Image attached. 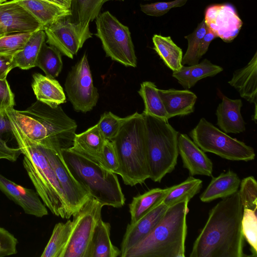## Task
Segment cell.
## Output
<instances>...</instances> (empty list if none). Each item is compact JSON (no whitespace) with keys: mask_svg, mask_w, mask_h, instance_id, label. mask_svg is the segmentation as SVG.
Here are the masks:
<instances>
[{"mask_svg":"<svg viewBox=\"0 0 257 257\" xmlns=\"http://www.w3.org/2000/svg\"><path fill=\"white\" fill-rule=\"evenodd\" d=\"M207 26L203 19L195 30L190 34L184 36L188 41V47L182 59V65L193 66L199 62V50L201 41L207 31Z\"/></svg>","mask_w":257,"mask_h":257,"instance_id":"35","label":"cell"},{"mask_svg":"<svg viewBox=\"0 0 257 257\" xmlns=\"http://www.w3.org/2000/svg\"><path fill=\"white\" fill-rule=\"evenodd\" d=\"M17 239L9 231L0 227V257L17 253Z\"/></svg>","mask_w":257,"mask_h":257,"instance_id":"44","label":"cell"},{"mask_svg":"<svg viewBox=\"0 0 257 257\" xmlns=\"http://www.w3.org/2000/svg\"><path fill=\"white\" fill-rule=\"evenodd\" d=\"M64 86L68 100L75 111L85 113L96 106L99 93L93 85L85 53L68 73Z\"/></svg>","mask_w":257,"mask_h":257,"instance_id":"11","label":"cell"},{"mask_svg":"<svg viewBox=\"0 0 257 257\" xmlns=\"http://www.w3.org/2000/svg\"><path fill=\"white\" fill-rule=\"evenodd\" d=\"M110 225L101 218L97 223L90 243L89 257H117L121 251L111 242Z\"/></svg>","mask_w":257,"mask_h":257,"instance_id":"27","label":"cell"},{"mask_svg":"<svg viewBox=\"0 0 257 257\" xmlns=\"http://www.w3.org/2000/svg\"><path fill=\"white\" fill-rule=\"evenodd\" d=\"M74 219L68 220L65 223L55 224L50 239L41 257H61L68 243L73 226Z\"/></svg>","mask_w":257,"mask_h":257,"instance_id":"31","label":"cell"},{"mask_svg":"<svg viewBox=\"0 0 257 257\" xmlns=\"http://www.w3.org/2000/svg\"><path fill=\"white\" fill-rule=\"evenodd\" d=\"M223 70L221 66L212 63L207 59H204L198 64L191 66L188 89L194 86L200 80L215 76Z\"/></svg>","mask_w":257,"mask_h":257,"instance_id":"40","label":"cell"},{"mask_svg":"<svg viewBox=\"0 0 257 257\" xmlns=\"http://www.w3.org/2000/svg\"><path fill=\"white\" fill-rule=\"evenodd\" d=\"M241 180L234 172L229 170L212 179L200 196V200L208 203L216 199H223L238 190Z\"/></svg>","mask_w":257,"mask_h":257,"instance_id":"24","label":"cell"},{"mask_svg":"<svg viewBox=\"0 0 257 257\" xmlns=\"http://www.w3.org/2000/svg\"><path fill=\"white\" fill-rule=\"evenodd\" d=\"M0 27L6 34L33 33L44 29L20 0L0 3Z\"/></svg>","mask_w":257,"mask_h":257,"instance_id":"15","label":"cell"},{"mask_svg":"<svg viewBox=\"0 0 257 257\" xmlns=\"http://www.w3.org/2000/svg\"><path fill=\"white\" fill-rule=\"evenodd\" d=\"M36 67L41 69L46 76L56 78L63 68L61 53L56 48L45 42L37 59Z\"/></svg>","mask_w":257,"mask_h":257,"instance_id":"33","label":"cell"},{"mask_svg":"<svg viewBox=\"0 0 257 257\" xmlns=\"http://www.w3.org/2000/svg\"><path fill=\"white\" fill-rule=\"evenodd\" d=\"M168 207L162 201L138 221L127 224L120 244V256L153 230L163 217Z\"/></svg>","mask_w":257,"mask_h":257,"instance_id":"18","label":"cell"},{"mask_svg":"<svg viewBox=\"0 0 257 257\" xmlns=\"http://www.w3.org/2000/svg\"><path fill=\"white\" fill-rule=\"evenodd\" d=\"M46 1H49V2H53L51 0H46ZM53 3H54V2H53Z\"/></svg>","mask_w":257,"mask_h":257,"instance_id":"52","label":"cell"},{"mask_svg":"<svg viewBox=\"0 0 257 257\" xmlns=\"http://www.w3.org/2000/svg\"><path fill=\"white\" fill-rule=\"evenodd\" d=\"M108 1L112 0H75L78 22L92 21L99 14L102 5Z\"/></svg>","mask_w":257,"mask_h":257,"instance_id":"41","label":"cell"},{"mask_svg":"<svg viewBox=\"0 0 257 257\" xmlns=\"http://www.w3.org/2000/svg\"><path fill=\"white\" fill-rule=\"evenodd\" d=\"M240 99H230L222 95L216 111V124L226 134H239L245 131V123L241 113Z\"/></svg>","mask_w":257,"mask_h":257,"instance_id":"20","label":"cell"},{"mask_svg":"<svg viewBox=\"0 0 257 257\" xmlns=\"http://www.w3.org/2000/svg\"><path fill=\"white\" fill-rule=\"evenodd\" d=\"M96 33L107 57L125 67H136L137 59L128 28L108 11L96 18Z\"/></svg>","mask_w":257,"mask_h":257,"instance_id":"9","label":"cell"},{"mask_svg":"<svg viewBox=\"0 0 257 257\" xmlns=\"http://www.w3.org/2000/svg\"><path fill=\"white\" fill-rule=\"evenodd\" d=\"M32 88L37 100L51 107H57L66 101L63 88L55 78L35 73L33 75Z\"/></svg>","mask_w":257,"mask_h":257,"instance_id":"23","label":"cell"},{"mask_svg":"<svg viewBox=\"0 0 257 257\" xmlns=\"http://www.w3.org/2000/svg\"><path fill=\"white\" fill-rule=\"evenodd\" d=\"M158 90L154 82L144 81L141 84L138 93L144 103L143 113L168 121L169 119Z\"/></svg>","mask_w":257,"mask_h":257,"instance_id":"30","label":"cell"},{"mask_svg":"<svg viewBox=\"0 0 257 257\" xmlns=\"http://www.w3.org/2000/svg\"><path fill=\"white\" fill-rule=\"evenodd\" d=\"M187 1L188 0H174L170 2L141 4L140 8L142 12L147 15L158 17L166 14L173 8L183 6Z\"/></svg>","mask_w":257,"mask_h":257,"instance_id":"42","label":"cell"},{"mask_svg":"<svg viewBox=\"0 0 257 257\" xmlns=\"http://www.w3.org/2000/svg\"><path fill=\"white\" fill-rule=\"evenodd\" d=\"M169 119L176 116H185L193 113L197 97L193 92L185 89H159Z\"/></svg>","mask_w":257,"mask_h":257,"instance_id":"22","label":"cell"},{"mask_svg":"<svg viewBox=\"0 0 257 257\" xmlns=\"http://www.w3.org/2000/svg\"><path fill=\"white\" fill-rule=\"evenodd\" d=\"M53 2L62 7L70 9L72 0H51Z\"/></svg>","mask_w":257,"mask_h":257,"instance_id":"49","label":"cell"},{"mask_svg":"<svg viewBox=\"0 0 257 257\" xmlns=\"http://www.w3.org/2000/svg\"><path fill=\"white\" fill-rule=\"evenodd\" d=\"M170 190L166 188H156L133 197L129 204L131 223H134L160 204Z\"/></svg>","mask_w":257,"mask_h":257,"instance_id":"26","label":"cell"},{"mask_svg":"<svg viewBox=\"0 0 257 257\" xmlns=\"http://www.w3.org/2000/svg\"><path fill=\"white\" fill-rule=\"evenodd\" d=\"M101 163L107 170L118 174L119 163L113 143L106 140L101 156Z\"/></svg>","mask_w":257,"mask_h":257,"instance_id":"43","label":"cell"},{"mask_svg":"<svg viewBox=\"0 0 257 257\" xmlns=\"http://www.w3.org/2000/svg\"><path fill=\"white\" fill-rule=\"evenodd\" d=\"M5 35H6L5 31L2 28L0 27V37Z\"/></svg>","mask_w":257,"mask_h":257,"instance_id":"50","label":"cell"},{"mask_svg":"<svg viewBox=\"0 0 257 257\" xmlns=\"http://www.w3.org/2000/svg\"><path fill=\"white\" fill-rule=\"evenodd\" d=\"M202 187V181L192 176L180 184L170 187V190L163 200L168 207L190 200L198 194Z\"/></svg>","mask_w":257,"mask_h":257,"instance_id":"32","label":"cell"},{"mask_svg":"<svg viewBox=\"0 0 257 257\" xmlns=\"http://www.w3.org/2000/svg\"><path fill=\"white\" fill-rule=\"evenodd\" d=\"M188 203L169 207L153 230L120 257H185Z\"/></svg>","mask_w":257,"mask_h":257,"instance_id":"4","label":"cell"},{"mask_svg":"<svg viewBox=\"0 0 257 257\" xmlns=\"http://www.w3.org/2000/svg\"><path fill=\"white\" fill-rule=\"evenodd\" d=\"M39 144L61 186L70 218L80 210L90 195L72 175L63 161L61 154Z\"/></svg>","mask_w":257,"mask_h":257,"instance_id":"13","label":"cell"},{"mask_svg":"<svg viewBox=\"0 0 257 257\" xmlns=\"http://www.w3.org/2000/svg\"><path fill=\"white\" fill-rule=\"evenodd\" d=\"M119 163V175L125 185L142 184L150 178L147 160V128L144 115H128L117 135L111 141Z\"/></svg>","mask_w":257,"mask_h":257,"instance_id":"5","label":"cell"},{"mask_svg":"<svg viewBox=\"0 0 257 257\" xmlns=\"http://www.w3.org/2000/svg\"><path fill=\"white\" fill-rule=\"evenodd\" d=\"M143 114L147 128L150 178L155 182H161L167 174L174 170L177 165L179 133L168 121Z\"/></svg>","mask_w":257,"mask_h":257,"instance_id":"7","label":"cell"},{"mask_svg":"<svg viewBox=\"0 0 257 257\" xmlns=\"http://www.w3.org/2000/svg\"><path fill=\"white\" fill-rule=\"evenodd\" d=\"M106 139L97 124L83 133L75 134L69 149L101 165V156Z\"/></svg>","mask_w":257,"mask_h":257,"instance_id":"21","label":"cell"},{"mask_svg":"<svg viewBox=\"0 0 257 257\" xmlns=\"http://www.w3.org/2000/svg\"><path fill=\"white\" fill-rule=\"evenodd\" d=\"M238 190L243 209L257 210V183L253 176L241 180Z\"/></svg>","mask_w":257,"mask_h":257,"instance_id":"39","label":"cell"},{"mask_svg":"<svg viewBox=\"0 0 257 257\" xmlns=\"http://www.w3.org/2000/svg\"><path fill=\"white\" fill-rule=\"evenodd\" d=\"M216 38V36L210 30L207 29L206 34L201 41L199 50V56L200 58L206 54L211 42Z\"/></svg>","mask_w":257,"mask_h":257,"instance_id":"48","label":"cell"},{"mask_svg":"<svg viewBox=\"0 0 257 257\" xmlns=\"http://www.w3.org/2000/svg\"><path fill=\"white\" fill-rule=\"evenodd\" d=\"M243 207L239 191L222 199L210 211L190 257H245L241 229Z\"/></svg>","mask_w":257,"mask_h":257,"instance_id":"1","label":"cell"},{"mask_svg":"<svg viewBox=\"0 0 257 257\" xmlns=\"http://www.w3.org/2000/svg\"><path fill=\"white\" fill-rule=\"evenodd\" d=\"M10 136H14L11 121L6 111L0 112V160L15 162L22 153L18 147L8 145Z\"/></svg>","mask_w":257,"mask_h":257,"instance_id":"34","label":"cell"},{"mask_svg":"<svg viewBox=\"0 0 257 257\" xmlns=\"http://www.w3.org/2000/svg\"><path fill=\"white\" fill-rule=\"evenodd\" d=\"M103 206L90 197L73 216L75 222L61 257H89L94 228L101 218Z\"/></svg>","mask_w":257,"mask_h":257,"instance_id":"10","label":"cell"},{"mask_svg":"<svg viewBox=\"0 0 257 257\" xmlns=\"http://www.w3.org/2000/svg\"><path fill=\"white\" fill-rule=\"evenodd\" d=\"M0 190L21 206L25 213L37 217L48 215L46 206L41 201L37 192L14 183L1 173Z\"/></svg>","mask_w":257,"mask_h":257,"instance_id":"16","label":"cell"},{"mask_svg":"<svg viewBox=\"0 0 257 257\" xmlns=\"http://www.w3.org/2000/svg\"><path fill=\"white\" fill-rule=\"evenodd\" d=\"M128 117L122 118L110 111L105 112L101 115L97 124L105 139L112 141L117 135Z\"/></svg>","mask_w":257,"mask_h":257,"instance_id":"38","label":"cell"},{"mask_svg":"<svg viewBox=\"0 0 257 257\" xmlns=\"http://www.w3.org/2000/svg\"><path fill=\"white\" fill-rule=\"evenodd\" d=\"M191 66H184L178 70L173 71L172 76L186 89H188Z\"/></svg>","mask_w":257,"mask_h":257,"instance_id":"46","label":"cell"},{"mask_svg":"<svg viewBox=\"0 0 257 257\" xmlns=\"http://www.w3.org/2000/svg\"><path fill=\"white\" fill-rule=\"evenodd\" d=\"M15 96L10 85L5 79H0V112L14 107Z\"/></svg>","mask_w":257,"mask_h":257,"instance_id":"45","label":"cell"},{"mask_svg":"<svg viewBox=\"0 0 257 257\" xmlns=\"http://www.w3.org/2000/svg\"><path fill=\"white\" fill-rule=\"evenodd\" d=\"M152 41L154 49L164 64L172 71L179 70L183 66V51L170 36L155 34Z\"/></svg>","mask_w":257,"mask_h":257,"instance_id":"29","label":"cell"},{"mask_svg":"<svg viewBox=\"0 0 257 257\" xmlns=\"http://www.w3.org/2000/svg\"><path fill=\"white\" fill-rule=\"evenodd\" d=\"M32 33L6 34L0 37V55L14 56L21 51Z\"/></svg>","mask_w":257,"mask_h":257,"instance_id":"37","label":"cell"},{"mask_svg":"<svg viewBox=\"0 0 257 257\" xmlns=\"http://www.w3.org/2000/svg\"><path fill=\"white\" fill-rule=\"evenodd\" d=\"M44 27L72 15L70 9L46 0H20Z\"/></svg>","mask_w":257,"mask_h":257,"instance_id":"25","label":"cell"},{"mask_svg":"<svg viewBox=\"0 0 257 257\" xmlns=\"http://www.w3.org/2000/svg\"><path fill=\"white\" fill-rule=\"evenodd\" d=\"M144 1H149V0H144Z\"/></svg>","mask_w":257,"mask_h":257,"instance_id":"53","label":"cell"},{"mask_svg":"<svg viewBox=\"0 0 257 257\" xmlns=\"http://www.w3.org/2000/svg\"><path fill=\"white\" fill-rule=\"evenodd\" d=\"M242 232L250 246L251 255L257 256V216L256 210L243 209L241 219Z\"/></svg>","mask_w":257,"mask_h":257,"instance_id":"36","label":"cell"},{"mask_svg":"<svg viewBox=\"0 0 257 257\" xmlns=\"http://www.w3.org/2000/svg\"><path fill=\"white\" fill-rule=\"evenodd\" d=\"M14 56L0 55V79H6L9 73L14 68Z\"/></svg>","mask_w":257,"mask_h":257,"instance_id":"47","label":"cell"},{"mask_svg":"<svg viewBox=\"0 0 257 257\" xmlns=\"http://www.w3.org/2000/svg\"><path fill=\"white\" fill-rule=\"evenodd\" d=\"M31 139L59 154L71 148L77 125L59 105L53 108L39 100L24 110L8 109Z\"/></svg>","mask_w":257,"mask_h":257,"instance_id":"2","label":"cell"},{"mask_svg":"<svg viewBox=\"0 0 257 257\" xmlns=\"http://www.w3.org/2000/svg\"><path fill=\"white\" fill-rule=\"evenodd\" d=\"M228 83L237 91L242 98H244L249 103L254 104V114L252 120L254 121L255 123H256V51L245 66L234 71L232 78Z\"/></svg>","mask_w":257,"mask_h":257,"instance_id":"19","label":"cell"},{"mask_svg":"<svg viewBox=\"0 0 257 257\" xmlns=\"http://www.w3.org/2000/svg\"><path fill=\"white\" fill-rule=\"evenodd\" d=\"M65 19L45 26L43 30L46 43L56 48L61 54L73 59L92 34L89 29L90 22L72 23Z\"/></svg>","mask_w":257,"mask_h":257,"instance_id":"12","label":"cell"},{"mask_svg":"<svg viewBox=\"0 0 257 257\" xmlns=\"http://www.w3.org/2000/svg\"><path fill=\"white\" fill-rule=\"evenodd\" d=\"M179 154L190 176L203 175L212 177L213 163L189 136L180 134L178 139Z\"/></svg>","mask_w":257,"mask_h":257,"instance_id":"17","label":"cell"},{"mask_svg":"<svg viewBox=\"0 0 257 257\" xmlns=\"http://www.w3.org/2000/svg\"><path fill=\"white\" fill-rule=\"evenodd\" d=\"M7 1V0H0V3L5 2Z\"/></svg>","mask_w":257,"mask_h":257,"instance_id":"51","label":"cell"},{"mask_svg":"<svg viewBox=\"0 0 257 257\" xmlns=\"http://www.w3.org/2000/svg\"><path fill=\"white\" fill-rule=\"evenodd\" d=\"M204 20L207 29L226 43L237 36L243 24L234 7L229 4L208 6Z\"/></svg>","mask_w":257,"mask_h":257,"instance_id":"14","label":"cell"},{"mask_svg":"<svg viewBox=\"0 0 257 257\" xmlns=\"http://www.w3.org/2000/svg\"><path fill=\"white\" fill-rule=\"evenodd\" d=\"M6 111L18 147L24 155V167L37 193L53 214L63 219L70 218L63 190L39 144L22 130L8 109Z\"/></svg>","mask_w":257,"mask_h":257,"instance_id":"3","label":"cell"},{"mask_svg":"<svg viewBox=\"0 0 257 257\" xmlns=\"http://www.w3.org/2000/svg\"><path fill=\"white\" fill-rule=\"evenodd\" d=\"M192 140L205 153L214 154L230 161L248 162L255 157L254 149L201 118L189 133Z\"/></svg>","mask_w":257,"mask_h":257,"instance_id":"8","label":"cell"},{"mask_svg":"<svg viewBox=\"0 0 257 257\" xmlns=\"http://www.w3.org/2000/svg\"><path fill=\"white\" fill-rule=\"evenodd\" d=\"M61 155L72 175L91 197L103 206L124 205L125 198L115 173L69 148Z\"/></svg>","mask_w":257,"mask_h":257,"instance_id":"6","label":"cell"},{"mask_svg":"<svg viewBox=\"0 0 257 257\" xmlns=\"http://www.w3.org/2000/svg\"><path fill=\"white\" fill-rule=\"evenodd\" d=\"M45 40L46 34L43 29L32 33L23 49L14 56V68L28 70L36 67L37 59Z\"/></svg>","mask_w":257,"mask_h":257,"instance_id":"28","label":"cell"}]
</instances>
